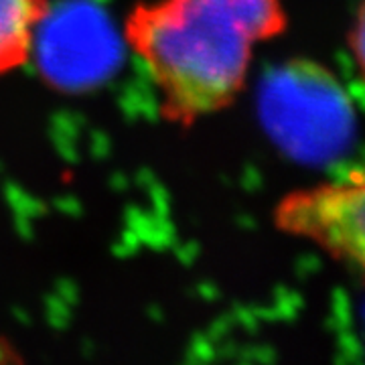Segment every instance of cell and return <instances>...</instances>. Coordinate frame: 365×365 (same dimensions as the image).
Returning <instances> with one entry per match:
<instances>
[{"label":"cell","instance_id":"8992f818","mask_svg":"<svg viewBox=\"0 0 365 365\" xmlns=\"http://www.w3.org/2000/svg\"><path fill=\"white\" fill-rule=\"evenodd\" d=\"M349 47L353 49V59L357 67H364V11L357 13V19L353 23V31L349 33Z\"/></svg>","mask_w":365,"mask_h":365},{"label":"cell","instance_id":"277c9868","mask_svg":"<svg viewBox=\"0 0 365 365\" xmlns=\"http://www.w3.org/2000/svg\"><path fill=\"white\" fill-rule=\"evenodd\" d=\"M35 51L43 78L55 90L81 91L116 69L120 43L98 6L71 0L55 13L49 9L37 31Z\"/></svg>","mask_w":365,"mask_h":365},{"label":"cell","instance_id":"3957f363","mask_svg":"<svg viewBox=\"0 0 365 365\" xmlns=\"http://www.w3.org/2000/svg\"><path fill=\"white\" fill-rule=\"evenodd\" d=\"M278 232L309 240L335 262L361 272L365 264V179L359 169L337 181L297 189L274 207Z\"/></svg>","mask_w":365,"mask_h":365},{"label":"cell","instance_id":"5b68a950","mask_svg":"<svg viewBox=\"0 0 365 365\" xmlns=\"http://www.w3.org/2000/svg\"><path fill=\"white\" fill-rule=\"evenodd\" d=\"M49 9V0H0V76L31 59L37 31Z\"/></svg>","mask_w":365,"mask_h":365},{"label":"cell","instance_id":"6da1fadb","mask_svg":"<svg viewBox=\"0 0 365 365\" xmlns=\"http://www.w3.org/2000/svg\"><path fill=\"white\" fill-rule=\"evenodd\" d=\"M287 26L282 0H153L126 16L124 39L157 86L160 116L191 128L234 104L256 45Z\"/></svg>","mask_w":365,"mask_h":365},{"label":"cell","instance_id":"7a4b0ae2","mask_svg":"<svg viewBox=\"0 0 365 365\" xmlns=\"http://www.w3.org/2000/svg\"><path fill=\"white\" fill-rule=\"evenodd\" d=\"M260 112L274 140L302 160L335 157L351 136L353 112L345 91L311 61H290L274 71L262 88Z\"/></svg>","mask_w":365,"mask_h":365}]
</instances>
